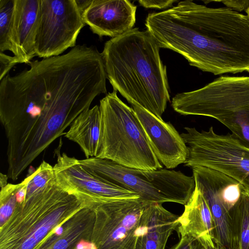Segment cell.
Segmentation results:
<instances>
[{"instance_id":"cell-1","label":"cell","mask_w":249,"mask_h":249,"mask_svg":"<svg viewBox=\"0 0 249 249\" xmlns=\"http://www.w3.org/2000/svg\"><path fill=\"white\" fill-rule=\"evenodd\" d=\"M0 82V120L8 167L22 173L94 99L107 93L102 53L76 45L67 53L31 61Z\"/></svg>"},{"instance_id":"cell-2","label":"cell","mask_w":249,"mask_h":249,"mask_svg":"<svg viewBox=\"0 0 249 249\" xmlns=\"http://www.w3.org/2000/svg\"><path fill=\"white\" fill-rule=\"evenodd\" d=\"M145 25L160 48L179 53L203 71L214 75L249 72L247 15L187 0L148 14Z\"/></svg>"},{"instance_id":"cell-3","label":"cell","mask_w":249,"mask_h":249,"mask_svg":"<svg viewBox=\"0 0 249 249\" xmlns=\"http://www.w3.org/2000/svg\"><path fill=\"white\" fill-rule=\"evenodd\" d=\"M160 48L147 30L134 28L107 41L102 54L113 90L162 119L170 95Z\"/></svg>"},{"instance_id":"cell-4","label":"cell","mask_w":249,"mask_h":249,"mask_svg":"<svg viewBox=\"0 0 249 249\" xmlns=\"http://www.w3.org/2000/svg\"><path fill=\"white\" fill-rule=\"evenodd\" d=\"M63 189L55 177L41 189L17 200L0 228V249H41L74 213L86 207Z\"/></svg>"},{"instance_id":"cell-5","label":"cell","mask_w":249,"mask_h":249,"mask_svg":"<svg viewBox=\"0 0 249 249\" xmlns=\"http://www.w3.org/2000/svg\"><path fill=\"white\" fill-rule=\"evenodd\" d=\"M117 92H108L100 101L101 135L96 158L132 169L163 168L134 110L118 97Z\"/></svg>"},{"instance_id":"cell-6","label":"cell","mask_w":249,"mask_h":249,"mask_svg":"<svg viewBox=\"0 0 249 249\" xmlns=\"http://www.w3.org/2000/svg\"><path fill=\"white\" fill-rule=\"evenodd\" d=\"M171 106L181 115L216 119L249 148V76H220L202 88L177 94Z\"/></svg>"},{"instance_id":"cell-7","label":"cell","mask_w":249,"mask_h":249,"mask_svg":"<svg viewBox=\"0 0 249 249\" xmlns=\"http://www.w3.org/2000/svg\"><path fill=\"white\" fill-rule=\"evenodd\" d=\"M79 162L112 183L136 193L148 203L171 202L185 205L196 187L193 176L180 171L132 169L95 157L79 160Z\"/></svg>"},{"instance_id":"cell-8","label":"cell","mask_w":249,"mask_h":249,"mask_svg":"<svg viewBox=\"0 0 249 249\" xmlns=\"http://www.w3.org/2000/svg\"><path fill=\"white\" fill-rule=\"evenodd\" d=\"M180 135L188 155L184 166H203L233 178L249 191V148L231 134L219 135L211 126L208 131L185 127Z\"/></svg>"},{"instance_id":"cell-9","label":"cell","mask_w":249,"mask_h":249,"mask_svg":"<svg viewBox=\"0 0 249 249\" xmlns=\"http://www.w3.org/2000/svg\"><path fill=\"white\" fill-rule=\"evenodd\" d=\"M147 204L139 198L121 199L93 208L92 249H134L137 231Z\"/></svg>"},{"instance_id":"cell-10","label":"cell","mask_w":249,"mask_h":249,"mask_svg":"<svg viewBox=\"0 0 249 249\" xmlns=\"http://www.w3.org/2000/svg\"><path fill=\"white\" fill-rule=\"evenodd\" d=\"M85 25L75 0H40L36 56L43 58L58 56L75 47Z\"/></svg>"},{"instance_id":"cell-11","label":"cell","mask_w":249,"mask_h":249,"mask_svg":"<svg viewBox=\"0 0 249 249\" xmlns=\"http://www.w3.org/2000/svg\"><path fill=\"white\" fill-rule=\"evenodd\" d=\"M60 142L54 151L56 162L53 166L56 182L87 206L93 208L112 200L140 198L136 193L118 186L83 165L79 160L61 152V139Z\"/></svg>"},{"instance_id":"cell-12","label":"cell","mask_w":249,"mask_h":249,"mask_svg":"<svg viewBox=\"0 0 249 249\" xmlns=\"http://www.w3.org/2000/svg\"><path fill=\"white\" fill-rule=\"evenodd\" d=\"M158 160L166 169L184 163L188 150L183 139L170 122L160 119L135 102H130Z\"/></svg>"},{"instance_id":"cell-13","label":"cell","mask_w":249,"mask_h":249,"mask_svg":"<svg viewBox=\"0 0 249 249\" xmlns=\"http://www.w3.org/2000/svg\"><path fill=\"white\" fill-rule=\"evenodd\" d=\"M136 10L127 0H92L82 16L93 33L114 38L133 29Z\"/></svg>"},{"instance_id":"cell-14","label":"cell","mask_w":249,"mask_h":249,"mask_svg":"<svg viewBox=\"0 0 249 249\" xmlns=\"http://www.w3.org/2000/svg\"><path fill=\"white\" fill-rule=\"evenodd\" d=\"M40 0H15L11 34L12 53L19 63L28 64L35 56Z\"/></svg>"},{"instance_id":"cell-15","label":"cell","mask_w":249,"mask_h":249,"mask_svg":"<svg viewBox=\"0 0 249 249\" xmlns=\"http://www.w3.org/2000/svg\"><path fill=\"white\" fill-rule=\"evenodd\" d=\"M179 217L162 204H146L137 231L134 249H165L169 237L178 227Z\"/></svg>"},{"instance_id":"cell-16","label":"cell","mask_w":249,"mask_h":249,"mask_svg":"<svg viewBox=\"0 0 249 249\" xmlns=\"http://www.w3.org/2000/svg\"><path fill=\"white\" fill-rule=\"evenodd\" d=\"M178 218V231L181 236L195 238L204 249H214V227L209 207L201 192L195 187Z\"/></svg>"},{"instance_id":"cell-17","label":"cell","mask_w":249,"mask_h":249,"mask_svg":"<svg viewBox=\"0 0 249 249\" xmlns=\"http://www.w3.org/2000/svg\"><path fill=\"white\" fill-rule=\"evenodd\" d=\"M95 218L93 208H82L46 241L41 249H79L82 243H91Z\"/></svg>"},{"instance_id":"cell-18","label":"cell","mask_w":249,"mask_h":249,"mask_svg":"<svg viewBox=\"0 0 249 249\" xmlns=\"http://www.w3.org/2000/svg\"><path fill=\"white\" fill-rule=\"evenodd\" d=\"M196 188L202 194L211 211L214 227L216 246L236 249L231 211L223 205L210 185L199 175L193 172Z\"/></svg>"},{"instance_id":"cell-19","label":"cell","mask_w":249,"mask_h":249,"mask_svg":"<svg viewBox=\"0 0 249 249\" xmlns=\"http://www.w3.org/2000/svg\"><path fill=\"white\" fill-rule=\"evenodd\" d=\"M70 126L65 137L79 145L86 159L96 158L101 135L99 106L95 105L82 112Z\"/></svg>"},{"instance_id":"cell-20","label":"cell","mask_w":249,"mask_h":249,"mask_svg":"<svg viewBox=\"0 0 249 249\" xmlns=\"http://www.w3.org/2000/svg\"><path fill=\"white\" fill-rule=\"evenodd\" d=\"M236 249H249V191L231 211Z\"/></svg>"},{"instance_id":"cell-21","label":"cell","mask_w":249,"mask_h":249,"mask_svg":"<svg viewBox=\"0 0 249 249\" xmlns=\"http://www.w3.org/2000/svg\"><path fill=\"white\" fill-rule=\"evenodd\" d=\"M15 0H0V52H12L11 34Z\"/></svg>"},{"instance_id":"cell-22","label":"cell","mask_w":249,"mask_h":249,"mask_svg":"<svg viewBox=\"0 0 249 249\" xmlns=\"http://www.w3.org/2000/svg\"><path fill=\"white\" fill-rule=\"evenodd\" d=\"M19 63L15 56H10L0 52V80L5 76L15 65Z\"/></svg>"},{"instance_id":"cell-23","label":"cell","mask_w":249,"mask_h":249,"mask_svg":"<svg viewBox=\"0 0 249 249\" xmlns=\"http://www.w3.org/2000/svg\"><path fill=\"white\" fill-rule=\"evenodd\" d=\"M199 242L192 237L185 235L181 237L179 242L171 249H202Z\"/></svg>"},{"instance_id":"cell-24","label":"cell","mask_w":249,"mask_h":249,"mask_svg":"<svg viewBox=\"0 0 249 249\" xmlns=\"http://www.w3.org/2000/svg\"><path fill=\"white\" fill-rule=\"evenodd\" d=\"M178 0H141L138 2L141 5L146 8L151 9H165L166 8L170 7L172 6L173 4L175 2H178Z\"/></svg>"},{"instance_id":"cell-25","label":"cell","mask_w":249,"mask_h":249,"mask_svg":"<svg viewBox=\"0 0 249 249\" xmlns=\"http://www.w3.org/2000/svg\"><path fill=\"white\" fill-rule=\"evenodd\" d=\"M209 1L221 2L224 4L227 8L237 11H246L249 6V0H213Z\"/></svg>"},{"instance_id":"cell-26","label":"cell","mask_w":249,"mask_h":249,"mask_svg":"<svg viewBox=\"0 0 249 249\" xmlns=\"http://www.w3.org/2000/svg\"><path fill=\"white\" fill-rule=\"evenodd\" d=\"M78 8L82 15L84 12L91 3L92 0H75Z\"/></svg>"},{"instance_id":"cell-27","label":"cell","mask_w":249,"mask_h":249,"mask_svg":"<svg viewBox=\"0 0 249 249\" xmlns=\"http://www.w3.org/2000/svg\"><path fill=\"white\" fill-rule=\"evenodd\" d=\"M9 178L7 175L3 174L2 173L0 174V187L2 188L7 185L8 183V179Z\"/></svg>"},{"instance_id":"cell-28","label":"cell","mask_w":249,"mask_h":249,"mask_svg":"<svg viewBox=\"0 0 249 249\" xmlns=\"http://www.w3.org/2000/svg\"><path fill=\"white\" fill-rule=\"evenodd\" d=\"M245 11H246V12L247 13V17H248V18L249 19V6L248 9Z\"/></svg>"},{"instance_id":"cell-29","label":"cell","mask_w":249,"mask_h":249,"mask_svg":"<svg viewBox=\"0 0 249 249\" xmlns=\"http://www.w3.org/2000/svg\"><path fill=\"white\" fill-rule=\"evenodd\" d=\"M214 249H226L222 248V247H217V246H215V248Z\"/></svg>"},{"instance_id":"cell-30","label":"cell","mask_w":249,"mask_h":249,"mask_svg":"<svg viewBox=\"0 0 249 249\" xmlns=\"http://www.w3.org/2000/svg\"><path fill=\"white\" fill-rule=\"evenodd\" d=\"M202 249H204L203 248H202Z\"/></svg>"}]
</instances>
